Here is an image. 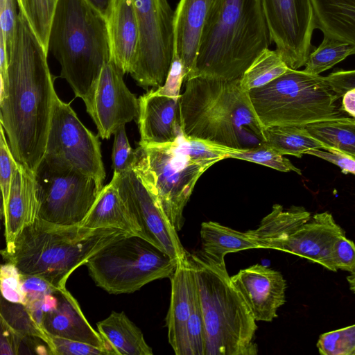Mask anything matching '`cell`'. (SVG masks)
<instances>
[{
	"label": "cell",
	"instance_id": "6da1fadb",
	"mask_svg": "<svg viewBox=\"0 0 355 355\" xmlns=\"http://www.w3.org/2000/svg\"><path fill=\"white\" fill-rule=\"evenodd\" d=\"M47 53L19 10L8 58L7 83L0 91V124L15 159L34 173L45 153L57 95Z\"/></svg>",
	"mask_w": 355,
	"mask_h": 355
},
{
	"label": "cell",
	"instance_id": "7a4b0ae2",
	"mask_svg": "<svg viewBox=\"0 0 355 355\" xmlns=\"http://www.w3.org/2000/svg\"><path fill=\"white\" fill-rule=\"evenodd\" d=\"M180 119L182 134L189 139L239 150L266 142L264 128L240 79H187Z\"/></svg>",
	"mask_w": 355,
	"mask_h": 355
},
{
	"label": "cell",
	"instance_id": "3957f363",
	"mask_svg": "<svg viewBox=\"0 0 355 355\" xmlns=\"http://www.w3.org/2000/svg\"><path fill=\"white\" fill-rule=\"evenodd\" d=\"M128 235L116 228L58 225L37 218L1 253L20 273L42 277L64 290L76 268L104 247Z\"/></svg>",
	"mask_w": 355,
	"mask_h": 355
},
{
	"label": "cell",
	"instance_id": "277c9868",
	"mask_svg": "<svg viewBox=\"0 0 355 355\" xmlns=\"http://www.w3.org/2000/svg\"><path fill=\"white\" fill-rule=\"evenodd\" d=\"M272 42L261 0H218L186 80L197 76L240 79Z\"/></svg>",
	"mask_w": 355,
	"mask_h": 355
},
{
	"label": "cell",
	"instance_id": "5b68a950",
	"mask_svg": "<svg viewBox=\"0 0 355 355\" xmlns=\"http://www.w3.org/2000/svg\"><path fill=\"white\" fill-rule=\"evenodd\" d=\"M47 50L60 64V76L84 101L112 60L106 18L86 0H58Z\"/></svg>",
	"mask_w": 355,
	"mask_h": 355
},
{
	"label": "cell",
	"instance_id": "8992f818",
	"mask_svg": "<svg viewBox=\"0 0 355 355\" xmlns=\"http://www.w3.org/2000/svg\"><path fill=\"white\" fill-rule=\"evenodd\" d=\"M206 331L205 355H255L256 320L225 264L190 254Z\"/></svg>",
	"mask_w": 355,
	"mask_h": 355
},
{
	"label": "cell",
	"instance_id": "52a82bcc",
	"mask_svg": "<svg viewBox=\"0 0 355 355\" xmlns=\"http://www.w3.org/2000/svg\"><path fill=\"white\" fill-rule=\"evenodd\" d=\"M263 128L306 125L347 117L326 76L289 68L267 85L249 92Z\"/></svg>",
	"mask_w": 355,
	"mask_h": 355
},
{
	"label": "cell",
	"instance_id": "ba28073f",
	"mask_svg": "<svg viewBox=\"0 0 355 355\" xmlns=\"http://www.w3.org/2000/svg\"><path fill=\"white\" fill-rule=\"evenodd\" d=\"M135 153L132 169L179 232L194 187L211 166L193 159L180 137L170 144L139 145Z\"/></svg>",
	"mask_w": 355,
	"mask_h": 355
},
{
	"label": "cell",
	"instance_id": "9c48e42d",
	"mask_svg": "<svg viewBox=\"0 0 355 355\" xmlns=\"http://www.w3.org/2000/svg\"><path fill=\"white\" fill-rule=\"evenodd\" d=\"M178 262L145 239L128 235L104 247L85 265L96 286L109 293L121 294L170 278Z\"/></svg>",
	"mask_w": 355,
	"mask_h": 355
},
{
	"label": "cell",
	"instance_id": "30bf717a",
	"mask_svg": "<svg viewBox=\"0 0 355 355\" xmlns=\"http://www.w3.org/2000/svg\"><path fill=\"white\" fill-rule=\"evenodd\" d=\"M139 42L130 74L137 84L148 87L162 86L174 53L175 11L168 0H132Z\"/></svg>",
	"mask_w": 355,
	"mask_h": 355
},
{
	"label": "cell",
	"instance_id": "8fae6325",
	"mask_svg": "<svg viewBox=\"0 0 355 355\" xmlns=\"http://www.w3.org/2000/svg\"><path fill=\"white\" fill-rule=\"evenodd\" d=\"M47 164L70 168L94 178L103 187L105 171L101 142L80 121L70 103L55 96L42 159Z\"/></svg>",
	"mask_w": 355,
	"mask_h": 355
},
{
	"label": "cell",
	"instance_id": "7c38bea8",
	"mask_svg": "<svg viewBox=\"0 0 355 355\" xmlns=\"http://www.w3.org/2000/svg\"><path fill=\"white\" fill-rule=\"evenodd\" d=\"M35 175L40 200L38 218L54 224L80 225L102 189L92 177L44 160Z\"/></svg>",
	"mask_w": 355,
	"mask_h": 355
},
{
	"label": "cell",
	"instance_id": "4fadbf2b",
	"mask_svg": "<svg viewBox=\"0 0 355 355\" xmlns=\"http://www.w3.org/2000/svg\"><path fill=\"white\" fill-rule=\"evenodd\" d=\"M261 1L275 50L289 68L304 66L316 28L311 0Z\"/></svg>",
	"mask_w": 355,
	"mask_h": 355
},
{
	"label": "cell",
	"instance_id": "5bb4252c",
	"mask_svg": "<svg viewBox=\"0 0 355 355\" xmlns=\"http://www.w3.org/2000/svg\"><path fill=\"white\" fill-rule=\"evenodd\" d=\"M123 75L111 60L103 66L83 101L103 139H110L121 127L139 116V98L125 84Z\"/></svg>",
	"mask_w": 355,
	"mask_h": 355
},
{
	"label": "cell",
	"instance_id": "9a60e30c",
	"mask_svg": "<svg viewBox=\"0 0 355 355\" xmlns=\"http://www.w3.org/2000/svg\"><path fill=\"white\" fill-rule=\"evenodd\" d=\"M112 180L139 224L144 239L178 261L186 258L189 252L182 246L178 231L134 170L113 174Z\"/></svg>",
	"mask_w": 355,
	"mask_h": 355
},
{
	"label": "cell",
	"instance_id": "2e32d148",
	"mask_svg": "<svg viewBox=\"0 0 355 355\" xmlns=\"http://www.w3.org/2000/svg\"><path fill=\"white\" fill-rule=\"evenodd\" d=\"M345 232L328 211L317 213L288 236L270 249L293 254L336 272L333 259L335 242Z\"/></svg>",
	"mask_w": 355,
	"mask_h": 355
},
{
	"label": "cell",
	"instance_id": "e0dca14e",
	"mask_svg": "<svg viewBox=\"0 0 355 355\" xmlns=\"http://www.w3.org/2000/svg\"><path fill=\"white\" fill-rule=\"evenodd\" d=\"M230 277L256 321L271 322L277 317L286 302V282L280 272L254 264Z\"/></svg>",
	"mask_w": 355,
	"mask_h": 355
},
{
	"label": "cell",
	"instance_id": "ac0fdd59",
	"mask_svg": "<svg viewBox=\"0 0 355 355\" xmlns=\"http://www.w3.org/2000/svg\"><path fill=\"white\" fill-rule=\"evenodd\" d=\"M139 145L173 143L182 133L180 98L161 95L151 89L139 98Z\"/></svg>",
	"mask_w": 355,
	"mask_h": 355
},
{
	"label": "cell",
	"instance_id": "d6986e66",
	"mask_svg": "<svg viewBox=\"0 0 355 355\" xmlns=\"http://www.w3.org/2000/svg\"><path fill=\"white\" fill-rule=\"evenodd\" d=\"M189 253L186 258L178 261L174 273L169 278L171 292L166 326L168 343L176 355H185L186 326L192 312L197 289Z\"/></svg>",
	"mask_w": 355,
	"mask_h": 355
},
{
	"label": "cell",
	"instance_id": "ffe728a7",
	"mask_svg": "<svg viewBox=\"0 0 355 355\" xmlns=\"http://www.w3.org/2000/svg\"><path fill=\"white\" fill-rule=\"evenodd\" d=\"M218 1L180 0L175 10L173 55L183 62L185 80L194 65L205 27Z\"/></svg>",
	"mask_w": 355,
	"mask_h": 355
},
{
	"label": "cell",
	"instance_id": "44dd1931",
	"mask_svg": "<svg viewBox=\"0 0 355 355\" xmlns=\"http://www.w3.org/2000/svg\"><path fill=\"white\" fill-rule=\"evenodd\" d=\"M39 210L35 173L18 162L14 170L7 204L1 209L6 245H10L25 227L38 218Z\"/></svg>",
	"mask_w": 355,
	"mask_h": 355
},
{
	"label": "cell",
	"instance_id": "7402d4cb",
	"mask_svg": "<svg viewBox=\"0 0 355 355\" xmlns=\"http://www.w3.org/2000/svg\"><path fill=\"white\" fill-rule=\"evenodd\" d=\"M58 305L46 313L42 328L51 336L80 341L114 352L98 331L90 325L78 301L66 288L56 293Z\"/></svg>",
	"mask_w": 355,
	"mask_h": 355
},
{
	"label": "cell",
	"instance_id": "603a6c76",
	"mask_svg": "<svg viewBox=\"0 0 355 355\" xmlns=\"http://www.w3.org/2000/svg\"><path fill=\"white\" fill-rule=\"evenodd\" d=\"M112 60L130 73L139 42V26L132 0H114L106 17Z\"/></svg>",
	"mask_w": 355,
	"mask_h": 355
},
{
	"label": "cell",
	"instance_id": "cb8c5ba5",
	"mask_svg": "<svg viewBox=\"0 0 355 355\" xmlns=\"http://www.w3.org/2000/svg\"><path fill=\"white\" fill-rule=\"evenodd\" d=\"M80 225L90 229L116 228L144 238L139 224L112 179L103 186Z\"/></svg>",
	"mask_w": 355,
	"mask_h": 355
},
{
	"label": "cell",
	"instance_id": "d4e9b609",
	"mask_svg": "<svg viewBox=\"0 0 355 355\" xmlns=\"http://www.w3.org/2000/svg\"><path fill=\"white\" fill-rule=\"evenodd\" d=\"M315 26L323 35L355 48V0H311Z\"/></svg>",
	"mask_w": 355,
	"mask_h": 355
},
{
	"label": "cell",
	"instance_id": "484cf974",
	"mask_svg": "<svg viewBox=\"0 0 355 355\" xmlns=\"http://www.w3.org/2000/svg\"><path fill=\"white\" fill-rule=\"evenodd\" d=\"M200 239V252L217 264H225L228 253L260 248L249 230L240 232L214 221L201 224Z\"/></svg>",
	"mask_w": 355,
	"mask_h": 355
},
{
	"label": "cell",
	"instance_id": "4316f807",
	"mask_svg": "<svg viewBox=\"0 0 355 355\" xmlns=\"http://www.w3.org/2000/svg\"><path fill=\"white\" fill-rule=\"evenodd\" d=\"M98 331L116 355H152L141 331L124 312L112 311L97 323Z\"/></svg>",
	"mask_w": 355,
	"mask_h": 355
},
{
	"label": "cell",
	"instance_id": "83f0119b",
	"mask_svg": "<svg viewBox=\"0 0 355 355\" xmlns=\"http://www.w3.org/2000/svg\"><path fill=\"white\" fill-rule=\"evenodd\" d=\"M311 217L304 207L293 205L284 209L275 204L258 227L249 230L260 248L270 249L272 244L290 235Z\"/></svg>",
	"mask_w": 355,
	"mask_h": 355
},
{
	"label": "cell",
	"instance_id": "f1b7e54d",
	"mask_svg": "<svg viewBox=\"0 0 355 355\" xmlns=\"http://www.w3.org/2000/svg\"><path fill=\"white\" fill-rule=\"evenodd\" d=\"M324 150L342 154L355 159V119L349 116L318 121L305 125Z\"/></svg>",
	"mask_w": 355,
	"mask_h": 355
},
{
	"label": "cell",
	"instance_id": "f546056e",
	"mask_svg": "<svg viewBox=\"0 0 355 355\" xmlns=\"http://www.w3.org/2000/svg\"><path fill=\"white\" fill-rule=\"evenodd\" d=\"M266 144L282 155L301 158L311 149L324 150V145L315 139L305 125L271 126L263 129Z\"/></svg>",
	"mask_w": 355,
	"mask_h": 355
},
{
	"label": "cell",
	"instance_id": "4dcf8cb0",
	"mask_svg": "<svg viewBox=\"0 0 355 355\" xmlns=\"http://www.w3.org/2000/svg\"><path fill=\"white\" fill-rule=\"evenodd\" d=\"M288 69L276 50L266 49L256 57L241 77V86L250 92L267 85Z\"/></svg>",
	"mask_w": 355,
	"mask_h": 355
},
{
	"label": "cell",
	"instance_id": "1f68e13d",
	"mask_svg": "<svg viewBox=\"0 0 355 355\" xmlns=\"http://www.w3.org/2000/svg\"><path fill=\"white\" fill-rule=\"evenodd\" d=\"M354 54L355 48L350 44L324 35L320 44L309 54L303 70L320 75Z\"/></svg>",
	"mask_w": 355,
	"mask_h": 355
},
{
	"label": "cell",
	"instance_id": "d6a6232c",
	"mask_svg": "<svg viewBox=\"0 0 355 355\" xmlns=\"http://www.w3.org/2000/svg\"><path fill=\"white\" fill-rule=\"evenodd\" d=\"M0 319L24 338H37L46 345L49 335L33 319L27 306L10 302L1 296Z\"/></svg>",
	"mask_w": 355,
	"mask_h": 355
},
{
	"label": "cell",
	"instance_id": "836d02e7",
	"mask_svg": "<svg viewBox=\"0 0 355 355\" xmlns=\"http://www.w3.org/2000/svg\"><path fill=\"white\" fill-rule=\"evenodd\" d=\"M33 31L48 52V39L51 20L58 0H17Z\"/></svg>",
	"mask_w": 355,
	"mask_h": 355
},
{
	"label": "cell",
	"instance_id": "e575fe53",
	"mask_svg": "<svg viewBox=\"0 0 355 355\" xmlns=\"http://www.w3.org/2000/svg\"><path fill=\"white\" fill-rule=\"evenodd\" d=\"M229 158L245 160L282 172L293 171L298 175H302L301 169L294 166L288 159L278 153L266 143L249 149L233 148Z\"/></svg>",
	"mask_w": 355,
	"mask_h": 355
},
{
	"label": "cell",
	"instance_id": "d590c367",
	"mask_svg": "<svg viewBox=\"0 0 355 355\" xmlns=\"http://www.w3.org/2000/svg\"><path fill=\"white\" fill-rule=\"evenodd\" d=\"M316 347L322 355H355V324L321 334Z\"/></svg>",
	"mask_w": 355,
	"mask_h": 355
},
{
	"label": "cell",
	"instance_id": "8d00e7d4",
	"mask_svg": "<svg viewBox=\"0 0 355 355\" xmlns=\"http://www.w3.org/2000/svg\"><path fill=\"white\" fill-rule=\"evenodd\" d=\"M205 325L197 288L192 312L186 326L185 355H205Z\"/></svg>",
	"mask_w": 355,
	"mask_h": 355
},
{
	"label": "cell",
	"instance_id": "74e56055",
	"mask_svg": "<svg viewBox=\"0 0 355 355\" xmlns=\"http://www.w3.org/2000/svg\"><path fill=\"white\" fill-rule=\"evenodd\" d=\"M18 162L14 157L3 126L0 124V185L3 209L8 202L14 170Z\"/></svg>",
	"mask_w": 355,
	"mask_h": 355
},
{
	"label": "cell",
	"instance_id": "f35d334b",
	"mask_svg": "<svg viewBox=\"0 0 355 355\" xmlns=\"http://www.w3.org/2000/svg\"><path fill=\"white\" fill-rule=\"evenodd\" d=\"M114 135L112 168L114 174L120 175L132 169L135 153L130 145L125 125L121 127Z\"/></svg>",
	"mask_w": 355,
	"mask_h": 355
},
{
	"label": "cell",
	"instance_id": "ab89813d",
	"mask_svg": "<svg viewBox=\"0 0 355 355\" xmlns=\"http://www.w3.org/2000/svg\"><path fill=\"white\" fill-rule=\"evenodd\" d=\"M1 296L15 303L26 304V295L21 282V273L14 264L6 262L2 264L0 271Z\"/></svg>",
	"mask_w": 355,
	"mask_h": 355
},
{
	"label": "cell",
	"instance_id": "60d3db41",
	"mask_svg": "<svg viewBox=\"0 0 355 355\" xmlns=\"http://www.w3.org/2000/svg\"><path fill=\"white\" fill-rule=\"evenodd\" d=\"M47 346L50 354L55 355H110L103 348L51 335H49Z\"/></svg>",
	"mask_w": 355,
	"mask_h": 355
},
{
	"label": "cell",
	"instance_id": "b9f144b4",
	"mask_svg": "<svg viewBox=\"0 0 355 355\" xmlns=\"http://www.w3.org/2000/svg\"><path fill=\"white\" fill-rule=\"evenodd\" d=\"M17 6H19L17 0L0 1V34L5 42L8 58L10 55L18 17V13H17Z\"/></svg>",
	"mask_w": 355,
	"mask_h": 355
},
{
	"label": "cell",
	"instance_id": "7bdbcfd3",
	"mask_svg": "<svg viewBox=\"0 0 355 355\" xmlns=\"http://www.w3.org/2000/svg\"><path fill=\"white\" fill-rule=\"evenodd\" d=\"M333 259L337 270L355 273V243L340 236L334 245Z\"/></svg>",
	"mask_w": 355,
	"mask_h": 355
},
{
	"label": "cell",
	"instance_id": "ee69618b",
	"mask_svg": "<svg viewBox=\"0 0 355 355\" xmlns=\"http://www.w3.org/2000/svg\"><path fill=\"white\" fill-rule=\"evenodd\" d=\"M185 78L183 62L179 57L174 55L164 84L155 91L161 95L180 98L181 85Z\"/></svg>",
	"mask_w": 355,
	"mask_h": 355
},
{
	"label": "cell",
	"instance_id": "f6af8a7d",
	"mask_svg": "<svg viewBox=\"0 0 355 355\" xmlns=\"http://www.w3.org/2000/svg\"><path fill=\"white\" fill-rule=\"evenodd\" d=\"M21 282L27 302L62 291L44 278L35 275L21 273Z\"/></svg>",
	"mask_w": 355,
	"mask_h": 355
},
{
	"label": "cell",
	"instance_id": "bcb514c9",
	"mask_svg": "<svg viewBox=\"0 0 355 355\" xmlns=\"http://www.w3.org/2000/svg\"><path fill=\"white\" fill-rule=\"evenodd\" d=\"M326 79L338 98H341L346 92L355 88V69L337 71L326 76Z\"/></svg>",
	"mask_w": 355,
	"mask_h": 355
},
{
	"label": "cell",
	"instance_id": "7dc6e473",
	"mask_svg": "<svg viewBox=\"0 0 355 355\" xmlns=\"http://www.w3.org/2000/svg\"><path fill=\"white\" fill-rule=\"evenodd\" d=\"M306 154L318 157L338 166L345 174L355 175V159L352 158L338 153L324 151L322 149H311L308 150Z\"/></svg>",
	"mask_w": 355,
	"mask_h": 355
},
{
	"label": "cell",
	"instance_id": "c3c4849f",
	"mask_svg": "<svg viewBox=\"0 0 355 355\" xmlns=\"http://www.w3.org/2000/svg\"><path fill=\"white\" fill-rule=\"evenodd\" d=\"M22 336L12 330L7 324L1 320L0 354L15 355L18 354Z\"/></svg>",
	"mask_w": 355,
	"mask_h": 355
},
{
	"label": "cell",
	"instance_id": "681fc988",
	"mask_svg": "<svg viewBox=\"0 0 355 355\" xmlns=\"http://www.w3.org/2000/svg\"><path fill=\"white\" fill-rule=\"evenodd\" d=\"M341 98L342 110L355 119V88L346 92Z\"/></svg>",
	"mask_w": 355,
	"mask_h": 355
},
{
	"label": "cell",
	"instance_id": "f907efd6",
	"mask_svg": "<svg viewBox=\"0 0 355 355\" xmlns=\"http://www.w3.org/2000/svg\"><path fill=\"white\" fill-rule=\"evenodd\" d=\"M94 8L99 11L105 18L110 11L114 0H86Z\"/></svg>",
	"mask_w": 355,
	"mask_h": 355
},
{
	"label": "cell",
	"instance_id": "816d5d0a",
	"mask_svg": "<svg viewBox=\"0 0 355 355\" xmlns=\"http://www.w3.org/2000/svg\"><path fill=\"white\" fill-rule=\"evenodd\" d=\"M347 280L348 282L350 290L355 293V273H352L348 275Z\"/></svg>",
	"mask_w": 355,
	"mask_h": 355
}]
</instances>
